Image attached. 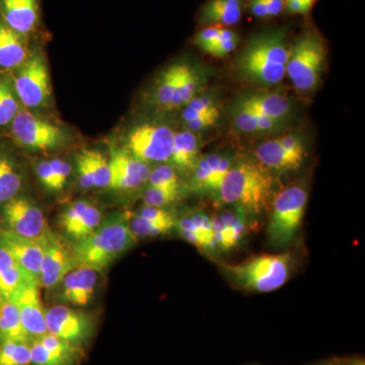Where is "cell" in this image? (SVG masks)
Masks as SVG:
<instances>
[{
    "label": "cell",
    "instance_id": "cell-1",
    "mask_svg": "<svg viewBox=\"0 0 365 365\" xmlns=\"http://www.w3.org/2000/svg\"><path fill=\"white\" fill-rule=\"evenodd\" d=\"M272 172L256 160L235 158L234 165L213 194L216 202L242 209L252 217L269 211L276 192Z\"/></svg>",
    "mask_w": 365,
    "mask_h": 365
},
{
    "label": "cell",
    "instance_id": "cell-2",
    "mask_svg": "<svg viewBox=\"0 0 365 365\" xmlns=\"http://www.w3.org/2000/svg\"><path fill=\"white\" fill-rule=\"evenodd\" d=\"M287 31L270 29L254 34L235 60L237 74L254 85L271 86L287 76Z\"/></svg>",
    "mask_w": 365,
    "mask_h": 365
},
{
    "label": "cell",
    "instance_id": "cell-3",
    "mask_svg": "<svg viewBox=\"0 0 365 365\" xmlns=\"http://www.w3.org/2000/svg\"><path fill=\"white\" fill-rule=\"evenodd\" d=\"M126 213H114L102 220L90 235L71 247L76 267L91 268L100 272L133 248L138 242Z\"/></svg>",
    "mask_w": 365,
    "mask_h": 365
},
{
    "label": "cell",
    "instance_id": "cell-4",
    "mask_svg": "<svg viewBox=\"0 0 365 365\" xmlns=\"http://www.w3.org/2000/svg\"><path fill=\"white\" fill-rule=\"evenodd\" d=\"M228 282L249 292L268 294L282 287L292 276L294 258L289 253L263 254L239 264H218Z\"/></svg>",
    "mask_w": 365,
    "mask_h": 365
},
{
    "label": "cell",
    "instance_id": "cell-5",
    "mask_svg": "<svg viewBox=\"0 0 365 365\" xmlns=\"http://www.w3.org/2000/svg\"><path fill=\"white\" fill-rule=\"evenodd\" d=\"M309 201V192L302 184L281 190L269 209L268 244L274 249L287 248L299 234Z\"/></svg>",
    "mask_w": 365,
    "mask_h": 365
},
{
    "label": "cell",
    "instance_id": "cell-6",
    "mask_svg": "<svg viewBox=\"0 0 365 365\" xmlns=\"http://www.w3.org/2000/svg\"><path fill=\"white\" fill-rule=\"evenodd\" d=\"M327 50L321 36L314 31L302 33L288 48L287 74L300 91L319 86L325 69Z\"/></svg>",
    "mask_w": 365,
    "mask_h": 365
},
{
    "label": "cell",
    "instance_id": "cell-7",
    "mask_svg": "<svg viewBox=\"0 0 365 365\" xmlns=\"http://www.w3.org/2000/svg\"><path fill=\"white\" fill-rule=\"evenodd\" d=\"M48 333L86 349L97 332L95 317L86 312L58 304L45 309Z\"/></svg>",
    "mask_w": 365,
    "mask_h": 365
},
{
    "label": "cell",
    "instance_id": "cell-8",
    "mask_svg": "<svg viewBox=\"0 0 365 365\" xmlns=\"http://www.w3.org/2000/svg\"><path fill=\"white\" fill-rule=\"evenodd\" d=\"M11 133L19 145L32 150H55L66 141V134L60 127L24 109L11 122Z\"/></svg>",
    "mask_w": 365,
    "mask_h": 365
},
{
    "label": "cell",
    "instance_id": "cell-9",
    "mask_svg": "<svg viewBox=\"0 0 365 365\" xmlns=\"http://www.w3.org/2000/svg\"><path fill=\"white\" fill-rule=\"evenodd\" d=\"M14 91L21 104L30 109L43 107L50 98V76L44 57L34 54L16 69Z\"/></svg>",
    "mask_w": 365,
    "mask_h": 365
},
{
    "label": "cell",
    "instance_id": "cell-10",
    "mask_svg": "<svg viewBox=\"0 0 365 365\" xmlns=\"http://www.w3.org/2000/svg\"><path fill=\"white\" fill-rule=\"evenodd\" d=\"M175 132L163 125L143 124L127 137V148L134 157L148 163L170 162Z\"/></svg>",
    "mask_w": 365,
    "mask_h": 365
},
{
    "label": "cell",
    "instance_id": "cell-11",
    "mask_svg": "<svg viewBox=\"0 0 365 365\" xmlns=\"http://www.w3.org/2000/svg\"><path fill=\"white\" fill-rule=\"evenodd\" d=\"M2 220L6 230L28 237L40 239L49 232L42 209L25 197H14L1 207Z\"/></svg>",
    "mask_w": 365,
    "mask_h": 365
},
{
    "label": "cell",
    "instance_id": "cell-12",
    "mask_svg": "<svg viewBox=\"0 0 365 365\" xmlns=\"http://www.w3.org/2000/svg\"><path fill=\"white\" fill-rule=\"evenodd\" d=\"M44 255L40 274V287L53 289L74 266L71 248L51 230L42 237Z\"/></svg>",
    "mask_w": 365,
    "mask_h": 365
},
{
    "label": "cell",
    "instance_id": "cell-13",
    "mask_svg": "<svg viewBox=\"0 0 365 365\" xmlns=\"http://www.w3.org/2000/svg\"><path fill=\"white\" fill-rule=\"evenodd\" d=\"M13 299L20 309L21 323L30 343L48 334L45 309L40 297V283L26 278Z\"/></svg>",
    "mask_w": 365,
    "mask_h": 365
},
{
    "label": "cell",
    "instance_id": "cell-14",
    "mask_svg": "<svg viewBox=\"0 0 365 365\" xmlns=\"http://www.w3.org/2000/svg\"><path fill=\"white\" fill-rule=\"evenodd\" d=\"M211 217L216 248L218 252H230L239 248L249 235L252 217L242 209L230 206Z\"/></svg>",
    "mask_w": 365,
    "mask_h": 365
},
{
    "label": "cell",
    "instance_id": "cell-15",
    "mask_svg": "<svg viewBox=\"0 0 365 365\" xmlns=\"http://www.w3.org/2000/svg\"><path fill=\"white\" fill-rule=\"evenodd\" d=\"M109 188L117 191H134L148 182L151 168L134 157L128 150H114L109 160Z\"/></svg>",
    "mask_w": 365,
    "mask_h": 365
},
{
    "label": "cell",
    "instance_id": "cell-16",
    "mask_svg": "<svg viewBox=\"0 0 365 365\" xmlns=\"http://www.w3.org/2000/svg\"><path fill=\"white\" fill-rule=\"evenodd\" d=\"M30 346V365H81L85 359V349L50 333L33 340Z\"/></svg>",
    "mask_w": 365,
    "mask_h": 365
},
{
    "label": "cell",
    "instance_id": "cell-17",
    "mask_svg": "<svg viewBox=\"0 0 365 365\" xmlns=\"http://www.w3.org/2000/svg\"><path fill=\"white\" fill-rule=\"evenodd\" d=\"M0 242L11 252L26 275L40 283L41 267L44 255L42 237L28 239L9 230H1Z\"/></svg>",
    "mask_w": 365,
    "mask_h": 365
},
{
    "label": "cell",
    "instance_id": "cell-18",
    "mask_svg": "<svg viewBox=\"0 0 365 365\" xmlns=\"http://www.w3.org/2000/svg\"><path fill=\"white\" fill-rule=\"evenodd\" d=\"M97 285V271L86 267L73 268L57 285L59 302L74 307L88 306L95 297Z\"/></svg>",
    "mask_w": 365,
    "mask_h": 365
},
{
    "label": "cell",
    "instance_id": "cell-19",
    "mask_svg": "<svg viewBox=\"0 0 365 365\" xmlns=\"http://www.w3.org/2000/svg\"><path fill=\"white\" fill-rule=\"evenodd\" d=\"M0 18L21 35L35 32L40 20L38 0H0Z\"/></svg>",
    "mask_w": 365,
    "mask_h": 365
},
{
    "label": "cell",
    "instance_id": "cell-20",
    "mask_svg": "<svg viewBox=\"0 0 365 365\" xmlns=\"http://www.w3.org/2000/svg\"><path fill=\"white\" fill-rule=\"evenodd\" d=\"M307 153H297L283 148L277 138L264 141L257 146V162L270 172L284 173L299 169Z\"/></svg>",
    "mask_w": 365,
    "mask_h": 365
},
{
    "label": "cell",
    "instance_id": "cell-21",
    "mask_svg": "<svg viewBox=\"0 0 365 365\" xmlns=\"http://www.w3.org/2000/svg\"><path fill=\"white\" fill-rule=\"evenodd\" d=\"M237 102L253 111L271 119L287 123L292 114V103L289 98L272 91H255L237 98Z\"/></svg>",
    "mask_w": 365,
    "mask_h": 365
},
{
    "label": "cell",
    "instance_id": "cell-22",
    "mask_svg": "<svg viewBox=\"0 0 365 365\" xmlns=\"http://www.w3.org/2000/svg\"><path fill=\"white\" fill-rule=\"evenodd\" d=\"M28 57L26 37L0 18V71H16Z\"/></svg>",
    "mask_w": 365,
    "mask_h": 365
},
{
    "label": "cell",
    "instance_id": "cell-23",
    "mask_svg": "<svg viewBox=\"0 0 365 365\" xmlns=\"http://www.w3.org/2000/svg\"><path fill=\"white\" fill-rule=\"evenodd\" d=\"M244 0H208L200 11L203 25L235 26L242 20Z\"/></svg>",
    "mask_w": 365,
    "mask_h": 365
},
{
    "label": "cell",
    "instance_id": "cell-24",
    "mask_svg": "<svg viewBox=\"0 0 365 365\" xmlns=\"http://www.w3.org/2000/svg\"><path fill=\"white\" fill-rule=\"evenodd\" d=\"M199 150L200 144L194 132L187 130L175 133L174 145L170 160L172 163L170 165L176 170L191 174L200 158Z\"/></svg>",
    "mask_w": 365,
    "mask_h": 365
},
{
    "label": "cell",
    "instance_id": "cell-25",
    "mask_svg": "<svg viewBox=\"0 0 365 365\" xmlns=\"http://www.w3.org/2000/svg\"><path fill=\"white\" fill-rule=\"evenodd\" d=\"M26 278L13 255L0 242V299L13 297Z\"/></svg>",
    "mask_w": 365,
    "mask_h": 365
},
{
    "label": "cell",
    "instance_id": "cell-26",
    "mask_svg": "<svg viewBox=\"0 0 365 365\" xmlns=\"http://www.w3.org/2000/svg\"><path fill=\"white\" fill-rule=\"evenodd\" d=\"M6 341L30 342L24 330L20 309L13 297L0 299V343Z\"/></svg>",
    "mask_w": 365,
    "mask_h": 365
},
{
    "label": "cell",
    "instance_id": "cell-27",
    "mask_svg": "<svg viewBox=\"0 0 365 365\" xmlns=\"http://www.w3.org/2000/svg\"><path fill=\"white\" fill-rule=\"evenodd\" d=\"M184 64H174L160 74L155 88V104L165 110L175 109L178 86Z\"/></svg>",
    "mask_w": 365,
    "mask_h": 365
},
{
    "label": "cell",
    "instance_id": "cell-28",
    "mask_svg": "<svg viewBox=\"0 0 365 365\" xmlns=\"http://www.w3.org/2000/svg\"><path fill=\"white\" fill-rule=\"evenodd\" d=\"M21 185L23 181L13 158L0 148V204L4 205L18 196Z\"/></svg>",
    "mask_w": 365,
    "mask_h": 365
},
{
    "label": "cell",
    "instance_id": "cell-29",
    "mask_svg": "<svg viewBox=\"0 0 365 365\" xmlns=\"http://www.w3.org/2000/svg\"><path fill=\"white\" fill-rule=\"evenodd\" d=\"M204 78L200 71L187 64H184L179 86H178L175 109L186 106L193 100L203 85Z\"/></svg>",
    "mask_w": 365,
    "mask_h": 365
},
{
    "label": "cell",
    "instance_id": "cell-30",
    "mask_svg": "<svg viewBox=\"0 0 365 365\" xmlns=\"http://www.w3.org/2000/svg\"><path fill=\"white\" fill-rule=\"evenodd\" d=\"M102 220V211L91 203L79 215L78 220L64 230V232L72 241L78 242L90 235L100 225Z\"/></svg>",
    "mask_w": 365,
    "mask_h": 365
},
{
    "label": "cell",
    "instance_id": "cell-31",
    "mask_svg": "<svg viewBox=\"0 0 365 365\" xmlns=\"http://www.w3.org/2000/svg\"><path fill=\"white\" fill-rule=\"evenodd\" d=\"M19 98L14 91L13 78L0 76V127L11 124L20 111Z\"/></svg>",
    "mask_w": 365,
    "mask_h": 365
},
{
    "label": "cell",
    "instance_id": "cell-32",
    "mask_svg": "<svg viewBox=\"0 0 365 365\" xmlns=\"http://www.w3.org/2000/svg\"><path fill=\"white\" fill-rule=\"evenodd\" d=\"M79 157L83 158L90 170L95 188H109L111 179L109 160L96 150H83L79 153Z\"/></svg>",
    "mask_w": 365,
    "mask_h": 365
},
{
    "label": "cell",
    "instance_id": "cell-33",
    "mask_svg": "<svg viewBox=\"0 0 365 365\" xmlns=\"http://www.w3.org/2000/svg\"><path fill=\"white\" fill-rule=\"evenodd\" d=\"M222 158V155H220V153H210V155L199 158L195 169L191 173V178H190L188 186H187L189 191L194 192V193H203L206 182L212 175L213 170L217 167Z\"/></svg>",
    "mask_w": 365,
    "mask_h": 365
},
{
    "label": "cell",
    "instance_id": "cell-34",
    "mask_svg": "<svg viewBox=\"0 0 365 365\" xmlns=\"http://www.w3.org/2000/svg\"><path fill=\"white\" fill-rule=\"evenodd\" d=\"M31 346L26 341L0 343V365H30Z\"/></svg>",
    "mask_w": 365,
    "mask_h": 365
},
{
    "label": "cell",
    "instance_id": "cell-35",
    "mask_svg": "<svg viewBox=\"0 0 365 365\" xmlns=\"http://www.w3.org/2000/svg\"><path fill=\"white\" fill-rule=\"evenodd\" d=\"M148 182V186L180 193L181 185H180L179 175L173 165L167 163L158 165L155 169L151 170Z\"/></svg>",
    "mask_w": 365,
    "mask_h": 365
},
{
    "label": "cell",
    "instance_id": "cell-36",
    "mask_svg": "<svg viewBox=\"0 0 365 365\" xmlns=\"http://www.w3.org/2000/svg\"><path fill=\"white\" fill-rule=\"evenodd\" d=\"M232 122L237 131L245 134L260 133L259 113L253 111L240 102H235L232 110Z\"/></svg>",
    "mask_w": 365,
    "mask_h": 365
},
{
    "label": "cell",
    "instance_id": "cell-37",
    "mask_svg": "<svg viewBox=\"0 0 365 365\" xmlns=\"http://www.w3.org/2000/svg\"><path fill=\"white\" fill-rule=\"evenodd\" d=\"M220 111L217 100L215 95L205 93V95L196 96L193 100L190 101L188 104L185 106L184 112H182V121H191L195 118L204 116L209 113Z\"/></svg>",
    "mask_w": 365,
    "mask_h": 365
},
{
    "label": "cell",
    "instance_id": "cell-38",
    "mask_svg": "<svg viewBox=\"0 0 365 365\" xmlns=\"http://www.w3.org/2000/svg\"><path fill=\"white\" fill-rule=\"evenodd\" d=\"M130 227L137 240L160 237V235L169 234L172 230L165 225L151 222L138 215L131 216Z\"/></svg>",
    "mask_w": 365,
    "mask_h": 365
},
{
    "label": "cell",
    "instance_id": "cell-39",
    "mask_svg": "<svg viewBox=\"0 0 365 365\" xmlns=\"http://www.w3.org/2000/svg\"><path fill=\"white\" fill-rule=\"evenodd\" d=\"M237 43H239V37L237 34L223 26L217 39L212 44L201 48V50L215 57H223L234 51Z\"/></svg>",
    "mask_w": 365,
    "mask_h": 365
},
{
    "label": "cell",
    "instance_id": "cell-40",
    "mask_svg": "<svg viewBox=\"0 0 365 365\" xmlns=\"http://www.w3.org/2000/svg\"><path fill=\"white\" fill-rule=\"evenodd\" d=\"M179 195L180 193H176V192L148 186L143 191V199L145 205L165 208L170 204L174 203Z\"/></svg>",
    "mask_w": 365,
    "mask_h": 365
},
{
    "label": "cell",
    "instance_id": "cell-41",
    "mask_svg": "<svg viewBox=\"0 0 365 365\" xmlns=\"http://www.w3.org/2000/svg\"><path fill=\"white\" fill-rule=\"evenodd\" d=\"M137 215L143 216V217L151 220V222H157L158 225H165L170 230H174L175 225H176V220H175L174 215L165 208L144 205L139 209Z\"/></svg>",
    "mask_w": 365,
    "mask_h": 365
},
{
    "label": "cell",
    "instance_id": "cell-42",
    "mask_svg": "<svg viewBox=\"0 0 365 365\" xmlns=\"http://www.w3.org/2000/svg\"><path fill=\"white\" fill-rule=\"evenodd\" d=\"M36 173H37V176L43 186L51 191H58L54 173H53L49 160H41L36 168Z\"/></svg>",
    "mask_w": 365,
    "mask_h": 365
},
{
    "label": "cell",
    "instance_id": "cell-43",
    "mask_svg": "<svg viewBox=\"0 0 365 365\" xmlns=\"http://www.w3.org/2000/svg\"><path fill=\"white\" fill-rule=\"evenodd\" d=\"M49 162L51 163L57 187H58V191H60V190L63 189L64 186H66L67 179H68L69 175H71V167L68 163L61 160V158H52Z\"/></svg>",
    "mask_w": 365,
    "mask_h": 365
},
{
    "label": "cell",
    "instance_id": "cell-44",
    "mask_svg": "<svg viewBox=\"0 0 365 365\" xmlns=\"http://www.w3.org/2000/svg\"><path fill=\"white\" fill-rule=\"evenodd\" d=\"M220 116V111L209 113L207 115L195 118V119L186 122L185 124H186L187 128H188L189 131L196 133V132H200L206 130L207 128H210L211 126H213V125L218 121Z\"/></svg>",
    "mask_w": 365,
    "mask_h": 365
},
{
    "label": "cell",
    "instance_id": "cell-45",
    "mask_svg": "<svg viewBox=\"0 0 365 365\" xmlns=\"http://www.w3.org/2000/svg\"><path fill=\"white\" fill-rule=\"evenodd\" d=\"M223 26H207L202 30L199 31L194 37L193 42L195 43L199 48L205 47V46L212 44L218 36Z\"/></svg>",
    "mask_w": 365,
    "mask_h": 365
},
{
    "label": "cell",
    "instance_id": "cell-46",
    "mask_svg": "<svg viewBox=\"0 0 365 365\" xmlns=\"http://www.w3.org/2000/svg\"><path fill=\"white\" fill-rule=\"evenodd\" d=\"M316 0H285L284 11L290 14H307L313 9Z\"/></svg>",
    "mask_w": 365,
    "mask_h": 365
},
{
    "label": "cell",
    "instance_id": "cell-47",
    "mask_svg": "<svg viewBox=\"0 0 365 365\" xmlns=\"http://www.w3.org/2000/svg\"><path fill=\"white\" fill-rule=\"evenodd\" d=\"M76 170H78L79 184H81V188L86 190L95 188L90 170L79 155L76 157Z\"/></svg>",
    "mask_w": 365,
    "mask_h": 365
},
{
    "label": "cell",
    "instance_id": "cell-48",
    "mask_svg": "<svg viewBox=\"0 0 365 365\" xmlns=\"http://www.w3.org/2000/svg\"><path fill=\"white\" fill-rule=\"evenodd\" d=\"M267 9L269 18L279 16L284 11L285 0H262Z\"/></svg>",
    "mask_w": 365,
    "mask_h": 365
},
{
    "label": "cell",
    "instance_id": "cell-49",
    "mask_svg": "<svg viewBox=\"0 0 365 365\" xmlns=\"http://www.w3.org/2000/svg\"><path fill=\"white\" fill-rule=\"evenodd\" d=\"M249 9L252 14L258 19L269 18L268 11L262 0H249Z\"/></svg>",
    "mask_w": 365,
    "mask_h": 365
},
{
    "label": "cell",
    "instance_id": "cell-50",
    "mask_svg": "<svg viewBox=\"0 0 365 365\" xmlns=\"http://www.w3.org/2000/svg\"><path fill=\"white\" fill-rule=\"evenodd\" d=\"M346 365H365V361L364 359L359 357V359H353L346 362Z\"/></svg>",
    "mask_w": 365,
    "mask_h": 365
},
{
    "label": "cell",
    "instance_id": "cell-51",
    "mask_svg": "<svg viewBox=\"0 0 365 365\" xmlns=\"http://www.w3.org/2000/svg\"><path fill=\"white\" fill-rule=\"evenodd\" d=\"M326 365H346V364L340 360H334V361L328 362Z\"/></svg>",
    "mask_w": 365,
    "mask_h": 365
},
{
    "label": "cell",
    "instance_id": "cell-52",
    "mask_svg": "<svg viewBox=\"0 0 365 365\" xmlns=\"http://www.w3.org/2000/svg\"><path fill=\"white\" fill-rule=\"evenodd\" d=\"M0 230H1V228H0Z\"/></svg>",
    "mask_w": 365,
    "mask_h": 365
}]
</instances>
